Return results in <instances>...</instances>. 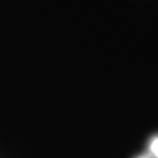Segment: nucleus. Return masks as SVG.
<instances>
[{"label": "nucleus", "instance_id": "f257e3e1", "mask_svg": "<svg viewBox=\"0 0 158 158\" xmlns=\"http://www.w3.org/2000/svg\"><path fill=\"white\" fill-rule=\"evenodd\" d=\"M150 150H152L153 154H154V156L158 158V137H156L154 140L152 141V144H150Z\"/></svg>", "mask_w": 158, "mask_h": 158}]
</instances>
